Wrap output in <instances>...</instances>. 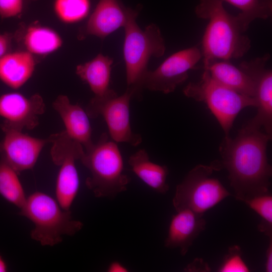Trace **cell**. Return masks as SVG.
Segmentation results:
<instances>
[{
    "label": "cell",
    "instance_id": "25",
    "mask_svg": "<svg viewBox=\"0 0 272 272\" xmlns=\"http://www.w3.org/2000/svg\"><path fill=\"white\" fill-rule=\"evenodd\" d=\"M261 218L258 229L267 236H272V196L269 192L242 201Z\"/></svg>",
    "mask_w": 272,
    "mask_h": 272
},
{
    "label": "cell",
    "instance_id": "24",
    "mask_svg": "<svg viewBox=\"0 0 272 272\" xmlns=\"http://www.w3.org/2000/svg\"><path fill=\"white\" fill-rule=\"evenodd\" d=\"M54 12L61 22L71 24L81 21L88 15L90 0H54Z\"/></svg>",
    "mask_w": 272,
    "mask_h": 272
},
{
    "label": "cell",
    "instance_id": "22",
    "mask_svg": "<svg viewBox=\"0 0 272 272\" xmlns=\"http://www.w3.org/2000/svg\"><path fill=\"white\" fill-rule=\"evenodd\" d=\"M18 173L6 162L0 161V194L8 201L21 209L27 197Z\"/></svg>",
    "mask_w": 272,
    "mask_h": 272
},
{
    "label": "cell",
    "instance_id": "14",
    "mask_svg": "<svg viewBox=\"0 0 272 272\" xmlns=\"http://www.w3.org/2000/svg\"><path fill=\"white\" fill-rule=\"evenodd\" d=\"M129 10L117 0H100L86 24L80 30L79 38L89 35L105 38L125 26Z\"/></svg>",
    "mask_w": 272,
    "mask_h": 272
},
{
    "label": "cell",
    "instance_id": "19",
    "mask_svg": "<svg viewBox=\"0 0 272 272\" xmlns=\"http://www.w3.org/2000/svg\"><path fill=\"white\" fill-rule=\"evenodd\" d=\"M204 69L213 79L222 85L239 93L255 98V87L253 80L229 61H215L204 66Z\"/></svg>",
    "mask_w": 272,
    "mask_h": 272
},
{
    "label": "cell",
    "instance_id": "15",
    "mask_svg": "<svg viewBox=\"0 0 272 272\" xmlns=\"http://www.w3.org/2000/svg\"><path fill=\"white\" fill-rule=\"evenodd\" d=\"M169 227L164 245L169 248H178L185 255L198 235L205 230L206 222L202 216L186 209L176 211Z\"/></svg>",
    "mask_w": 272,
    "mask_h": 272
},
{
    "label": "cell",
    "instance_id": "4",
    "mask_svg": "<svg viewBox=\"0 0 272 272\" xmlns=\"http://www.w3.org/2000/svg\"><path fill=\"white\" fill-rule=\"evenodd\" d=\"M19 214L34 224L31 237L43 246L57 244L63 235H74L83 226L73 219L71 210L63 209L57 200L40 191L27 197Z\"/></svg>",
    "mask_w": 272,
    "mask_h": 272
},
{
    "label": "cell",
    "instance_id": "1",
    "mask_svg": "<svg viewBox=\"0 0 272 272\" xmlns=\"http://www.w3.org/2000/svg\"><path fill=\"white\" fill-rule=\"evenodd\" d=\"M271 135L245 124L234 139L225 137L220 147L221 164L228 172L235 198L241 201L269 192L272 169L266 149Z\"/></svg>",
    "mask_w": 272,
    "mask_h": 272
},
{
    "label": "cell",
    "instance_id": "29",
    "mask_svg": "<svg viewBox=\"0 0 272 272\" xmlns=\"http://www.w3.org/2000/svg\"><path fill=\"white\" fill-rule=\"evenodd\" d=\"M269 241L266 251L265 269L267 272L272 271V236L269 237Z\"/></svg>",
    "mask_w": 272,
    "mask_h": 272
},
{
    "label": "cell",
    "instance_id": "6",
    "mask_svg": "<svg viewBox=\"0 0 272 272\" xmlns=\"http://www.w3.org/2000/svg\"><path fill=\"white\" fill-rule=\"evenodd\" d=\"M223 168L221 163L214 161L210 165L195 166L177 185L173 198L176 211L186 209L202 216L231 195L221 182L212 177L214 171Z\"/></svg>",
    "mask_w": 272,
    "mask_h": 272
},
{
    "label": "cell",
    "instance_id": "5",
    "mask_svg": "<svg viewBox=\"0 0 272 272\" xmlns=\"http://www.w3.org/2000/svg\"><path fill=\"white\" fill-rule=\"evenodd\" d=\"M138 12L129 9L125 26L123 56L125 63L127 87L136 93L148 72V64L152 57H160L165 51L164 39L159 28L154 24L142 30L136 22Z\"/></svg>",
    "mask_w": 272,
    "mask_h": 272
},
{
    "label": "cell",
    "instance_id": "23",
    "mask_svg": "<svg viewBox=\"0 0 272 272\" xmlns=\"http://www.w3.org/2000/svg\"><path fill=\"white\" fill-rule=\"evenodd\" d=\"M240 10L237 17L245 31L254 20L266 19L272 14V0H223Z\"/></svg>",
    "mask_w": 272,
    "mask_h": 272
},
{
    "label": "cell",
    "instance_id": "7",
    "mask_svg": "<svg viewBox=\"0 0 272 272\" xmlns=\"http://www.w3.org/2000/svg\"><path fill=\"white\" fill-rule=\"evenodd\" d=\"M184 95L205 103L223 129L225 137L229 133L238 114L244 108L256 106L254 98L239 93L213 79L205 70L201 79L189 83L183 89Z\"/></svg>",
    "mask_w": 272,
    "mask_h": 272
},
{
    "label": "cell",
    "instance_id": "17",
    "mask_svg": "<svg viewBox=\"0 0 272 272\" xmlns=\"http://www.w3.org/2000/svg\"><path fill=\"white\" fill-rule=\"evenodd\" d=\"M35 65L33 55L26 50L8 52L0 57V80L18 89L31 77Z\"/></svg>",
    "mask_w": 272,
    "mask_h": 272
},
{
    "label": "cell",
    "instance_id": "20",
    "mask_svg": "<svg viewBox=\"0 0 272 272\" xmlns=\"http://www.w3.org/2000/svg\"><path fill=\"white\" fill-rule=\"evenodd\" d=\"M128 163L133 172L152 189L162 194L168 191V168L152 162L145 149H140L132 154Z\"/></svg>",
    "mask_w": 272,
    "mask_h": 272
},
{
    "label": "cell",
    "instance_id": "27",
    "mask_svg": "<svg viewBox=\"0 0 272 272\" xmlns=\"http://www.w3.org/2000/svg\"><path fill=\"white\" fill-rule=\"evenodd\" d=\"M34 0H0V17L10 18L21 15L30 1Z\"/></svg>",
    "mask_w": 272,
    "mask_h": 272
},
{
    "label": "cell",
    "instance_id": "2",
    "mask_svg": "<svg viewBox=\"0 0 272 272\" xmlns=\"http://www.w3.org/2000/svg\"><path fill=\"white\" fill-rule=\"evenodd\" d=\"M223 0H200L196 16L209 22L201 41L203 66L217 60L242 57L250 49L251 41L237 17L224 8Z\"/></svg>",
    "mask_w": 272,
    "mask_h": 272
},
{
    "label": "cell",
    "instance_id": "9",
    "mask_svg": "<svg viewBox=\"0 0 272 272\" xmlns=\"http://www.w3.org/2000/svg\"><path fill=\"white\" fill-rule=\"evenodd\" d=\"M135 90L127 87L122 95L113 91L101 98L93 97L87 105L86 111L91 118L102 116L107 125L111 139L116 143H125L133 146L142 142L140 134L133 132L130 122V101L136 94Z\"/></svg>",
    "mask_w": 272,
    "mask_h": 272
},
{
    "label": "cell",
    "instance_id": "10",
    "mask_svg": "<svg viewBox=\"0 0 272 272\" xmlns=\"http://www.w3.org/2000/svg\"><path fill=\"white\" fill-rule=\"evenodd\" d=\"M202 57L201 50L192 46L177 51L167 57L156 70L148 71L143 78L141 90L168 94L188 78V72L194 68Z\"/></svg>",
    "mask_w": 272,
    "mask_h": 272
},
{
    "label": "cell",
    "instance_id": "11",
    "mask_svg": "<svg viewBox=\"0 0 272 272\" xmlns=\"http://www.w3.org/2000/svg\"><path fill=\"white\" fill-rule=\"evenodd\" d=\"M270 55L265 54L250 61L242 62L239 66L253 80L255 87L257 113L246 124L272 134V72L266 67Z\"/></svg>",
    "mask_w": 272,
    "mask_h": 272
},
{
    "label": "cell",
    "instance_id": "12",
    "mask_svg": "<svg viewBox=\"0 0 272 272\" xmlns=\"http://www.w3.org/2000/svg\"><path fill=\"white\" fill-rule=\"evenodd\" d=\"M1 128L5 134L0 142L1 159L18 173L32 169L43 147L50 143L49 137L46 139L34 138L2 123Z\"/></svg>",
    "mask_w": 272,
    "mask_h": 272
},
{
    "label": "cell",
    "instance_id": "3",
    "mask_svg": "<svg viewBox=\"0 0 272 272\" xmlns=\"http://www.w3.org/2000/svg\"><path fill=\"white\" fill-rule=\"evenodd\" d=\"M80 161L90 173L86 185L96 197H113L127 189L130 179L124 173L121 152L107 133L84 150Z\"/></svg>",
    "mask_w": 272,
    "mask_h": 272
},
{
    "label": "cell",
    "instance_id": "28",
    "mask_svg": "<svg viewBox=\"0 0 272 272\" xmlns=\"http://www.w3.org/2000/svg\"><path fill=\"white\" fill-rule=\"evenodd\" d=\"M12 39V36L10 34H0V57L8 53Z\"/></svg>",
    "mask_w": 272,
    "mask_h": 272
},
{
    "label": "cell",
    "instance_id": "18",
    "mask_svg": "<svg viewBox=\"0 0 272 272\" xmlns=\"http://www.w3.org/2000/svg\"><path fill=\"white\" fill-rule=\"evenodd\" d=\"M112 59L99 54L91 60L77 66V75L89 86L97 98H103L114 90L109 87Z\"/></svg>",
    "mask_w": 272,
    "mask_h": 272
},
{
    "label": "cell",
    "instance_id": "8",
    "mask_svg": "<svg viewBox=\"0 0 272 272\" xmlns=\"http://www.w3.org/2000/svg\"><path fill=\"white\" fill-rule=\"evenodd\" d=\"M49 138L52 144V160L60 166L55 187L56 200L63 209L70 210L80 185L75 162L80 160L84 149L81 144L69 137L64 130Z\"/></svg>",
    "mask_w": 272,
    "mask_h": 272
},
{
    "label": "cell",
    "instance_id": "31",
    "mask_svg": "<svg viewBox=\"0 0 272 272\" xmlns=\"http://www.w3.org/2000/svg\"><path fill=\"white\" fill-rule=\"evenodd\" d=\"M7 270V265L0 254V272H6Z\"/></svg>",
    "mask_w": 272,
    "mask_h": 272
},
{
    "label": "cell",
    "instance_id": "26",
    "mask_svg": "<svg viewBox=\"0 0 272 272\" xmlns=\"http://www.w3.org/2000/svg\"><path fill=\"white\" fill-rule=\"evenodd\" d=\"M241 251L238 246L231 247L228 254L219 268L220 272H248L249 269L241 256Z\"/></svg>",
    "mask_w": 272,
    "mask_h": 272
},
{
    "label": "cell",
    "instance_id": "21",
    "mask_svg": "<svg viewBox=\"0 0 272 272\" xmlns=\"http://www.w3.org/2000/svg\"><path fill=\"white\" fill-rule=\"evenodd\" d=\"M23 44L26 51L36 55H46L61 47L62 40L54 30L38 24L28 27L23 32Z\"/></svg>",
    "mask_w": 272,
    "mask_h": 272
},
{
    "label": "cell",
    "instance_id": "30",
    "mask_svg": "<svg viewBox=\"0 0 272 272\" xmlns=\"http://www.w3.org/2000/svg\"><path fill=\"white\" fill-rule=\"evenodd\" d=\"M108 272H127V268L118 261H113L108 267Z\"/></svg>",
    "mask_w": 272,
    "mask_h": 272
},
{
    "label": "cell",
    "instance_id": "13",
    "mask_svg": "<svg viewBox=\"0 0 272 272\" xmlns=\"http://www.w3.org/2000/svg\"><path fill=\"white\" fill-rule=\"evenodd\" d=\"M45 110V103L38 94L26 97L11 92L0 96V116L4 119L2 124L17 129L34 128Z\"/></svg>",
    "mask_w": 272,
    "mask_h": 272
},
{
    "label": "cell",
    "instance_id": "16",
    "mask_svg": "<svg viewBox=\"0 0 272 272\" xmlns=\"http://www.w3.org/2000/svg\"><path fill=\"white\" fill-rule=\"evenodd\" d=\"M65 126L64 131L73 140L82 145L84 150L94 144L89 116L79 105L72 104L68 97L59 95L52 104Z\"/></svg>",
    "mask_w": 272,
    "mask_h": 272
}]
</instances>
